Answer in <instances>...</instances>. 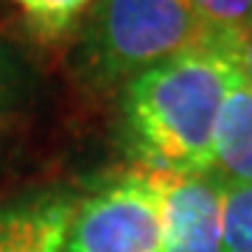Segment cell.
Wrapping results in <instances>:
<instances>
[{
	"label": "cell",
	"mask_w": 252,
	"mask_h": 252,
	"mask_svg": "<svg viewBox=\"0 0 252 252\" xmlns=\"http://www.w3.org/2000/svg\"><path fill=\"white\" fill-rule=\"evenodd\" d=\"M235 70V36L224 34L126 81L121 129L137 165L157 174H210L219 109Z\"/></svg>",
	"instance_id": "1"
},
{
	"label": "cell",
	"mask_w": 252,
	"mask_h": 252,
	"mask_svg": "<svg viewBox=\"0 0 252 252\" xmlns=\"http://www.w3.org/2000/svg\"><path fill=\"white\" fill-rule=\"evenodd\" d=\"M219 36L224 34L188 0H95L81 39V70L95 87H118Z\"/></svg>",
	"instance_id": "2"
},
{
	"label": "cell",
	"mask_w": 252,
	"mask_h": 252,
	"mask_svg": "<svg viewBox=\"0 0 252 252\" xmlns=\"http://www.w3.org/2000/svg\"><path fill=\"white\" fill-rule=\"evenodd\" d=\"M62 252H165L160 174L135 165L76 205Z\"/></svg>",
	"instance_id": "3"
},
{
	"label": "cell",
	"mask_w": 252,
	"mask_h": 252,
	"mask_svg": "<svg viewBox=\"0 0 252 252\" xmlns=\"http://www.w3.org/2000/svg\"><path fill=\"white\" fill-rule=\"evenodd\" d=\"M165 252H221L224 185L210 174H160Z\"/></svg>",
	"instance_id": "4"
},
{
	"label": "cell",
	"mask_w": 252,
	"mask_h": 252,
	"mask_svg": "<svg viewBox=\"0 0 252 252\" xmlns=\"http://www.w3.org/2000/svg\"><path fill=\"white\" fill-rule=\"evenodd\" d=\"M210 177L224 188L252 185V87L235 70L213 132Z\"/></svg>",
	"instance_id": "5"
},
{
	"label": "cell",
	"mask_w": 252,
	"mask_h": 252,
	"mask_svg": "<svg viewBox=\"0 0 252 252\" xmlns=\"http://www.w3.org/2000/svg\"><path fill=\"white\" fill-rule=\"evenodd\" d=\"M73 207L70 199L48 196L0 210V252H62Z\"/></svg>",
	"instance_id": "6"
},
{
	"label": "cell",
	"mask_w": 252,
	"mask_h": 252,
	"mask_svg": "<svg viewBox=\"0 0 252 252\" xmlns=\"http://www.w3.org/2000/svg\"><path fill=\"white\" fill-rule=\"evenodd\" d=\"M28 28L42 39H59L81 20L93 0H11Z\"/></svg>",
	"instance_id": "7"
},
{
	"label": "cell",
	"mask_w": 252,
	"mask_h": 252,
	"mask_svg": "<svg viewBox=\"0 0 252 252\" xmlns=\"http://www.w3.org/2000/svg\"><path fill=\"white\" fill-rule=\"evenodd\" d=\"M221 252H252V185L224 188Z\"/></svg>",
	"instance_id": "8"
},
{
	"label": "cell",
	"mask_w": 252,
	"mask_h": 252,
	"mask_svg": "<svg viewBox=\"0 0 252 252\" xmlns=\"http://www.w3.org/2000/svg\"><path fill=\"white\" fill-rule=\"evenodd\" d=\"M207 26L227 36H241L252 28V0H188Z\"/></svg>",
	"instance_id": "9"
},
{
	"label": "cell",
	"mask_w": 252,
	"mask_h": 252,
	"mask_svg": "<svg viewBox=\"0 0 252 252\" xmlns=\"http://www.w3.org/2000/svg\"><path fill=\"white\" fill-rule=\"evenodd\" d=\"M20 93H23V76H20V64L9 51L0 48V121H6L11 109L17 107Z\"/></svg>",
	"instance_id": "10"
},
{
	"label": "cell",
	"mask_w": 252,
	"mask_h": 252,
	"mask_svg": "<svg viewBox=\"0 0 252 252\" xmlns=\"http://www.w3.org/2000/svg\"><path fill=\"white\" fill-rule=\"evenodd\" d=\"M235 64H238L244 81L252 87V28L244 31L241 36H235Z\"/></svg>",
	"instance_id": "11"
}]
</instances>
